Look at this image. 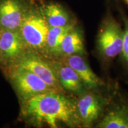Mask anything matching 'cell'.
<instances>
[{
    "mask_svg": "<svg viewBox=\"0 0 128 128\" xmlns=\"http://www.w3.org/2000/svg\"><path fill=\"white\" fill-rule=\"evenodd\" d=\"M24 102V112L28 116L52 128H57L60 122L72 125L80 121L76 103L60 92L40 94Z\"/></svg>",
    "mask_w": 128,
    "mask_h": 128,
    "instance_id": "1",
    "label": "cell"
},
{
    "mask_svg": "<svg viewBox=\"0 0 128 128\" xmlns=\"http://www.w3.org/2000/svg\"><path fill=\"white\" fill-rule=\"evenodd\" d=\"M124 31L114 19L108 17L103 22L97 37V46L106 58L112 59L121 54Z\"/></svg>",
    "mask_w": 128,
    "mask_h": 128,
    "instance_id": "2",
    "label": "cell"
},
{
    "mask_svg": "<svg viewBox=\"0 0 128 128\" xmlns=\"http://www.w3.org/2000/svg\"><path fill=\"white\" fill-rule=\"evenodd\" d=\"M11 78L18 94L24 101L40 94L58 92L38 76L24 69L16 68Z\"/></svg>",
    "mask_w": 128,
    "mask_h": 128,
    "instance_id": "3",
    "label": "cell"
},
{
    "mask_svg": "<svg viewBox=\"0 0 128 128\" xmlns=\"http://www.w3.org/2000/svg\"><path fill=\"white\" fill-rule=\"evenodd\" d=\"M20 28L24 41L28 45L34 48L46 46L49 26L42 14L32 12L25 13Z\"/></svg>",
    "mask_w": 128,
    "mask_h": 128,
    "instance_id": "4",
    "label": "cell"
},
{
    "mask_svg": "<svg viewBox=\"0 0 128 128\" xmlns=\"http://www.w3.org/2000/svg\"><path fill=\"white\" fill-rule=\"evenodd\" d=\"M16 68L24 69L34 73L56 92H61L62 86L51 65H49L38 56L34 54L23 56L16 64Z\"/></svg>",
    "mask_w": 128,
    "mask_h": 128,
    "instance_id": "5",
    "label": "cell"
},
{
    "mask_svg": "<svg viewBox=\"0 0 128 128\" xmlns=\"http://www.w3.org/2000/svg\"><path fill=\"white\" fill-rule=\"evenodd\" d=\"M103 99L92 92L83 93L76 102V110L80 121L86 127L97 120L104 107Z\"/></svg>",
    "mask_w": 128,
    "mask_h": 128,
    "instance_id": "6",
    "label": "cell"
},
{
    "mask_svg": "<svg viewBox=\"0 0 128 128\" xmlns=\"http://www.w3.org/2000/svg\"><path fill=\"white\" fill-rule=\"evenodd\" d=\"M25 12L18 0L0 1V26L6 30L20 28Z\"/></svg>",
    "mask_w": 128,
    "mask_h": 128,
    "instance_id": "7",
    "label": "cell"
},
{
    "mask_svg": "<svg viewBox=\"0 0 128 128\" xmlns=\"http://www.w3.org/2000/svg\"><path fill=\"white\" fill-rule=\"evenodd\" d=\"M52 67L62 87L76 93L84 92L86 87L84 84L77 73L68 64L65 62H56Z\"/></svg>",
    "mask_w": 128,
    "mask_h": 128,
    "instance_id": "8",
    "label": "cell"
},
{
    "mask_svg": "<svg viewBox=\"0 0 128 128\" xmlns=\"http://www.w3.org/2000/svg\"><path fill=\"white\" fill-rule=\"evenodd\" d=\"M65 63L77 73L87 88H95L103 84L102 80L92 71L86 60L80 55L67 56Z\"/></svg>",
    "mask_w": 128,
    "mask_h": 128,
    "instance_id": "9",
    "label": "cell"
},
{
    "mask_svg": "<svg viewBox=\"0 0 128 128\" xmlns=\"http://www.w3.org/2000/svg\"><path fill=\"white\" fill-rule=\"evenodd\" d=\"M24 42L20 32L5 29L0 36V50L7 58H17L22 54Z\"/></svg>",
    "mask_w": 128,
    "mask_h": 128,
    "instance_id": "10",
    "label": "cell"
},
{
    "mask_svg": "<svg viewBox=\"0 0 128 128\" xmlns=\"http://www.w3.org/2000/svg\"><path fill=\"white\" fill-rule=\"evenodd\" d=\"M96 127L128 128V106L122 104L110 110Z\"/></svg>",
    "mask_w": 128,
    "mask_h": 128,
    "instance_id": "11",
    "label": "cell"
},
{
    "mask_svg": "<svg viewBox=\"0 0 128 128\" xmlns=\"http://www.w3.org/2000/svg\"><path fill=\"white\" fill-rule=\"evenodd\" d=\"M42 15L49 27L64 26L72 23L70 22V17L66 11L57 3L45 5L42 10Z\"/></svg>",
    "mask_w": 128,
    "mask_h": 128,
    "instance_id": "12",
    "label": "cell"
},
{
    "mask_svg": "<svg viewBox=\"0 0 128 128\" xmlns=\"http://www.w3.org/2000/svg\"><path fill=\"white\" fill-rule=\"evenodd\" d=\"M82 35L74 27L64 37L60 44V54L66 56L85 54Z\"/></svg>",
    "mask_w": 128,
    "mask_h": 128,
    "instance_id": "13",
    "label": "cell"
},
{
    "mask_svg": "<svg viewBox=\"0 0 128 128\" xmlns=\"http://www.w3.org/2000/svg\"><path fill=\"white\" fill-rule=\"evenodd\" d=\"M74 27L73 23L64 26H49L46 41V46L48 50L55 55L60 54V44L64 37Z\"/></svg>",
    "mask_w": 128,
    "mask_h": 128,
    "instance_id": "14",
    "label": "cell"
},
{
    "mask_svg": "<svg viewBox=\"0 0 128 128\" xmlns=\"http://www.w3.org/2000/svg\"><path fill=\"white\" fill-rule=\"evenodd\" d=\"M124 61L128 65V20H124V41L122 50L121 52Z\"/></svg>",
    "mask_w": 128,
    "mask_h": 128,
    "instance_id": "15",
    "label": "cell"
},
{
    "mask_svg": "<svg viewBox=\"0 0 128 128\" xmlns=\"http://www.w3.org/2000/svg\"><path fill=\"white\" fill-rule=\"evenodd\" d=\"M123 1H124V2L128 6V0H123Z\"/></svg>",
    "mask_w": 128,
    "mask_h": 128,
    "instance_id": "16",
    "label": "cell"
}]
</instances>
